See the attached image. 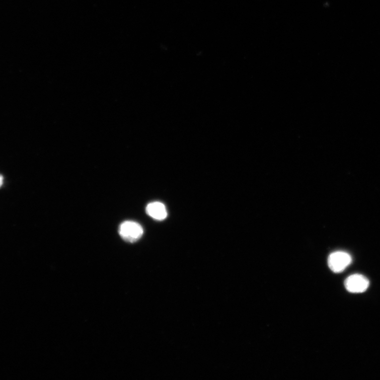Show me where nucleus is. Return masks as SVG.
Wrapping results in <instances>:
<instances>
[{
    "label": "nucleus",
    "instance_id": "f03ea898",
    "mask_svg": "<svg viewBox=\"0 0 380 380\" xmlns=\"http://www.w3.org/2000/svg\"><path fill=\"white\" fill-rule=\"evenodd\" d=\"M351 262L352 257L349 253L341 251L333 252L328 258L329 268L335 273L344 271Z\"/></svg>",
    "mask_w": 380,
    "mask_h": 380
},
{
    "label": "nucleus",
    "instance_id": "7ed1b4c3",
    "mask_svg": "<svg viewBox=\"0 0 380 380\" xmlns=\"http://www.w3.org/2000/svg\"><path fill=\"white\" fill-rule=\"evenodd\" d=\"M370 283L364 276L354 274L350 276L344 282L345 288L352 293H362L367 290Z\"/></svg>",
    "mask_w": 380,
    "mask_h": 380
},
{
    "label": "nucleus",
    "instance_id": "20e7f679",
    "mask_svg": "<svg viewBox=\"0 0 380 380\" xmlns=\"http://www.w3.org/2000/svg\"><path fill=\"white\" fill-rule=\"evenodd\" d=\"M146 211L149 216L157 221H163L167 216L165 205L159 202L150 203L147 207Z\"/></svg>",
    "mask_w": 380,
    "mask_h": 380
},
{
    "label": "nucleus",
    "instance_id": "f257e3e1",
    "mask_svg": "<svg viewBox=\"0 0 380 380\" xmlns=\"http://www.w3.org/2000/svg\"><path fill=\"white\" fill-rule=\"evenodd\" d=\"M143 232L142 227L134 222H125L120 227V234L127 242L132 243L137 241L142 237Z\"/></svg>",
    "mask_w": 380,
    "mask_h": 380
},
{
    "label": "nucleus",
    "instance_id": "39448f33",
    "mask_svg": "<svg viewBox=\"0 0 380 380\" xmlns=\"http://www.w3.org/2000/svg\"><path fill=\"white\" fill-rule=\"evenodd\" d=\"M3 184V177L0 175V188H1Z\"/></svg>",
    "mask_w": 380,
    "mask_h": 380
}]
</instances>
